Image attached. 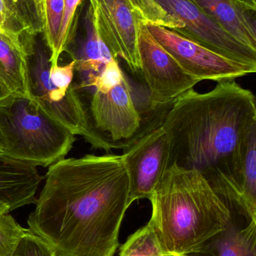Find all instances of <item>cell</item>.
I'll return each instance as SVG.
<instances>
[{
  "label": "cell",
  "instance_id": "cell-7",
  "mask_svg": "<svg viewBox=\"0 0 256 256\" xmlns=\"http://www.w3.org/2000/svg\"><path fill=\"white\" fill-rule=\"evenodd\" d=\"M49 50L37 34L29 50V84L32 100L50 116L82 136L86 130L85 114L76 86L68 92L58 90L50 78Z\"/></svg>",
  "mask_w": 256,
  "mask_h": 256
},
{
  "label": "cell",
  "instance_id": "cell-13",
  "mask_svg": "<svg viewBox=\"0 0 256 256\" xmlns=\"http://www.w3.org/2000/svg\"><path fill=\"white\" fill-rule=\"evenodd\" d=\"M35 37L12 36L0 32V84L15 97L32 100L29 48Z\"/></svg>",
  "mask_w": 256,
  "mask_h": 256
},
{
  "label": "cell",
  "instance_id": "cell-18",
  "mask_svg": "<svg viewBox=\"0 0 256 256\" xmlns=\"http://www.w3.org/2000/svg\"><path fill=\"white\" fill-rule=\"evenodd\" d=\"M119 256H165L159 238L147 224L128 238L120 246Z\"/></svg>",
  "mask_w": 256,
  "mask_h": 256
},
{
  "label": "cell",
  "instance_id": "cell-24",
  "mask_svg": "<svg viewBox=\"0 0 256 256\" xmlns=\"http://www.w3.org/2000/svg\"><path fill=\"white\" fill-rule=\"evenodd\" d=\"M0 32L12 36L34 37L26 32L24 27L11 12L5 0H0Z\"/></svg>",
  "mask_w": 256,
  "mask_h": 256
},
{
  "label": "cell",
  "instance_id": "cell-16",
  "mask_svg": "<svg viewBox=\"0 0 256 256\" xmlns=\"http://www.w3.org/2000/svg\"><path fill=\"white\" fill-rule=\"evenodd\" d=\"M85 30V37L72 55L75 72L80 75L97 73L107 63L116 60L99 36L90 6L86 12Z\"/></svg>",
  "mask_w": 256,
  "mask_h": 256
},
{
  "label": "cell",
  "instance_id": "cell-6",
  "mask_svg": "<svg viewBox=\"0 0 256 256\" xmlns=\"http://www.w3.org/2000/svg\"><path fill=\"white\" fill-rule=\"evenodd\" d=\"M77 87L91 92L86 96L78 92L85 114L82 137L93 147L125 149L141 135V117L126 75L107 90Z\"/></svg>",
  "mask_w": 256,
  "mask_h": 256
},
{
  "label": "cell",
  "instance_id": "cell-8",
  "mask_svg": "<svg viewBox=\"0 0 256 256\" xmlns=\"http://www.w3.org/2000/svg\"><path fill=\"white\" fill-rule=\"evenodd\" d=\"M138 56L139 72L147 85L153 110L171 105L177 98L201 82L179 66L142 22H140L138 33Z\"/></svg>",
  "mask_w": 256,
  "mask_h": 256
},
{
  "label": "cell",
  "instance_id": "cell-25",
  "mask_svg": "<svg viewBox=\"0 0 256 256\" xmlns=\"http://www.w3.org/2000/svg\"><path fill=\"white\" fill-rule=\"evenodd\" d=\"M38 19L42 28H45V0H33Z\"/></svg>",
  "mask_w": 256,
  "mask_h": 256
},
{
  "label": "cell",
  "instance_id": "cell-26",
  "mask_svg": "<svg viewBox=\"0 0 256 256\" xmlns=\"http://www.w3.org/2000/svg\"><path fill=\"white\" fill-rule=\"evenodd\" d=\"M239 6L247 10L256 12V0H234Z\"/></svg>",
  "mask_w": 256,
  "mask_h": 256
},
{
  "label": "cell",
  "instance_id": "cell-9",
  "mask_svg": "<svg viewBox=\"0 0 256 256\" xmlns=\"http://www.w3.org/2000/svg\"><path fill=\"white\" fill-rule=\"evenodd\" d=\"M171 140L162 124L147 130L122 154L129 177V203L151 198L169 167Z\"/></svg>",
  "mask_w": 256,
  "mask_h": 256
},
{
  "label": "cell",
  "instance_id": "cell-19",
  "mask_svg": "<svg viewBox=\"0 0 256 256\" xmlns=\"http://www.w3.org/2000/svg\"><path fill=\"white\" fill-rule=\"evenodd\" d=\"M11 212L8 204L0 202V256H11L27 231L9 214Z\"/></svg>",
  "mask_w": 256,
  "mask_h": 256
},
{
  "label": "cell",
  "instance_id": "cell-11",
  "mask_svg": "<svg viewBox=\"0 0 256 256\" xmlns=\"http://www.w3.org/2000/svg\"><path fill=\"white\" fill-rule=\"evenodd\" d=\"M95 24L114 58H122L133 74L140 72V20L129 0H89Z\"/></svg>",
  "mask_w": 256,
  "mask_h": 256
},
{
  "label": "cell",
  "instance_id": "cell-20",
  "mask_svg": "<svg viewBox=\"0 0 256 256\" xmlns=\"http://www.w3.org/2000/svg\"><path fill=\"white\" fill-rule=\"evenodd\" d=\"M18 22L30 36L43 33V28L38 19L33 0H5Z\"/></svg>",
  "mask_w": 256,
  "mask_h": 256
},
{
  "label": "cell",
  "instance_id": "cell-5",
  "mask_svg": "<svg viewBox=\"0 0 256 256\" xmlns=\"http://www.w3.org/2000/svg\"><path fill=\"white\" fill-rule=\"evenodd\" d=\"M140 21L172 30L242 64L256 66V49L212 20L191 0H130Z\"/></svg>",
  "mask_w": 256,
  "mask_h": 256
},
{
  "label": "cell",
  "instance_id": "cell-14",
  "mask_svg": "<svg viewBox=\"0 0 256 256\" xmlns=\"http://www.w3.org/2000/svg\"><path fill=\"white\" fill-rule=\"evenodd\" d=\"M179 256H256V221L231 222L196 248Z\"/></svg>",
  "mask_w": 256,
  "mask_h": 256
},
{
  "label": "cell",
  "instance_id": "cell-4",
  "mask_svg": "<svg viewBox=\"0 0 256 256\" xmlns=\"http://www.w3.org/2000/svg\"><path fill=\"white\" fill-rule=\"evenodd\" d=\"M3 154L36 167H49L73 147L75 135L33 100L15 97L0 106Z\"/></svg>",
  "mask_w": 256,
  "mask_h": 256
},
{
  "label": "cell",
  "instance_id": "cell-21",
  "mask_svg": "<svg viewBox=\"0 0 256 256\" xmlns=\"http://www.w3.org/2000/svg\"><path fill=\"white\" fill-rule=\"evenodd\" d=\"M45 22L43 38L51 54L58 36L60 21L64 10L65 0H45Z\"/></svg>",
  "mask_w": 256,
  "mask_h": 256
},
{
  "label": "cell",
  "instance_id": "cell-17",
  "mask_svg": "<svg viewBox=\"0 0 256 256\" xmlns=\"http://www.w3.org/2000/svg\"><path fill=\"white\" fill-rule=\"evenodd\" d=\"M84 0H65L58 36L50 56L51 67L59 64V58L65 51H69L75 38L77 25V10Z\"/></svg>",
  "mask_w": 256,
  "mask_h": 256
},
{
  "label": "cell",
  "instance_id": "cell-29",
  "mask_svg": "<svg viewBox=\"0 0 256 256\" xmlns=\"http://www.w3.org/2000/svg\"><path fill=\"white\" fill-rule=\"evenodd\" d=\"M129 2H130V0H129Z\"/></svg>",
  "mask_w": 256,
  "mask_h": 256
},
{
  "label": "cell",
  "instance_id": "cell-23",
  "mask_svg": "<svg viewBox=\"0 0 256 256\" xmlns=\"http://www.w3.org/2000/svg\"><path fill=\"white\" fill-rule=\"evenodd\" d=\"M75 61L72 60L70 62L64 66L57 64L54 67H51L50 78L52 84L61 91L68 92L75 85L73 82L75 76Z\"/></svg>",
  "mask_w": 256,
  "mask_h": 256
},
{
  "label": "cell",
  "instance_id": "cell-12",
  "mask_svg": "<svg viewBox=\"0 0 256 256\" xmlns=\"http://www.w3.org/2000/svg\"><path fill=\"white\" fill-rule=\"evenodd\" d=\"M43 179L37 167L0 153V202L12 212L36 203Z\"/></svg>",
  "mask_w": 256,
  "mask_h": 256
},
{
  "label": "cell",
  "instance_id": "cell-28",
  "mask_svg": "<svg viewBox=\"0 0 256 256\" xmlns=\"http://www.w3.org/2000/svg\"><path fill=\"white\" fill-rule=\"evenodd\" d=\"M4 147V140H3V134H2L1 128H0V153L3 154Z\"/></svg>",
  "mask_w": 256,
  "mask_h": 256
},
{
  "label": "cell",
  "instance_id": "cell-2",
  "mask_svg": "<svg viewBox=\"0 0 256 256\" xmlns=\"http://www.w3.org/2000/svg\"><path fill=\"white\" fill-rule=\"evenodd\" d=\"M255 104L252 92L234 80L177 98L161 123L171 140L169 166L195 168L207 182L234 178L256 130Z\"/></svg>",
  "mask_w": 256,
  "mask_h": 256
},
{
  "label": "cell",
  "instance_id": "cell-3",
  "mask_svg": "<svg viewBox=\"0 0 256 256\" xmlns=\"http://www.w3.org/2000/svg\"><path fill=\"white\" fill-rule=\"evenodd\" d=\"M150 201L148 224L165 256L189 252L231 221L226 204L195 168L170 166Z\"/></svg>",
  "mask_w": 256,
  "mask_h": 256
},
{
  "label": "cell",
  "instance_id": "cell-15",
  "mask_svg": "<svg viewBox=\"0 0 256 256\" xmlns=\"http://www.w3.org/2000/svg\"><path fill=\"white\" fill-rule=\"evenodd\" d=\"M212 20L242 43L256 49L255 12L234 0H191Z\"/></svg>",
  "mask_w": 256,
  "mask_h": 256
},
{
  "label": "cell",
  "instance_id": "cell-1",
  "mask_svg": "<svg viewBox=\"0 0 256 256\" xmlns=\"http://www.w3.org/2000/svg\"><path fill=\"white\" fill-rule=\"evenodd\" d=\"M29 230L57 256H114L129 208L122 155L86 154L50 166Z\"/></svg>",
  "mask_w": 256,
  "mask_h": 256
},
{
  "label": "cell",
  "instance_id": "cell-27",
  "mask_svg": "<svg viewBox=\"0 0 256 256\" xmlns=\"http://www.w3.org/2000/svg\"><path fill=\"white\" fill-rule=\"evenodd\" d=\"M14 96L0 84V106L7 103Z\"/></svg>",
  "mask_w": 256,
  "mask_h": 256
},
{
  "label": "cell",
  "instance_id": "cell-10",
  "mask_svg": "<svg viewBox=\"0 0 256 256\" xmlns=\"http://www.w3.org/2000/svg\"><path fill=\"white\" fill-rule=\"evenodd\" d=\"M158 43L193 78L202 80H230L255 73L256 66L229 60L172 30L146 25Z\"/></svg>",
  "mask_w": 256,
  "mask_h": 256
},
{
  "label": "cell",
  "instance_id": "cell-22",
  "mask_svg": "<svg viewBox=\"0 0 256 256\" xmlns=\"http://www.w3.org/2000/svg\"><path fill=\"white\" fill-rule=\"evenodd\" d=\"M11 256H57V252L42 238L27 230Z\"/></svg>",
  "mask_w": 256,
  "mask_h": 256
}]
</instances>
